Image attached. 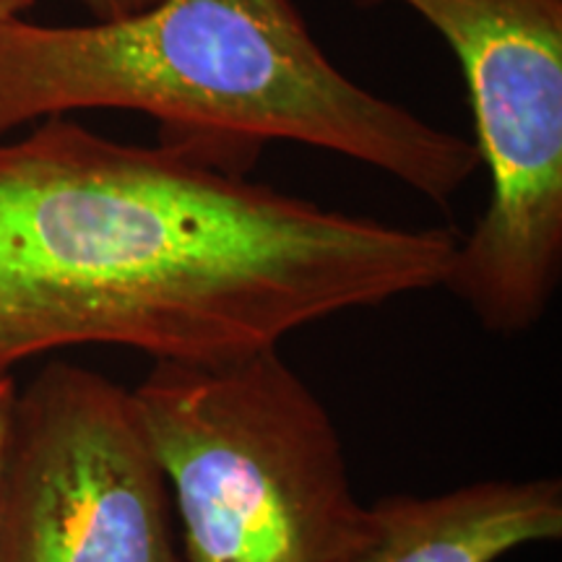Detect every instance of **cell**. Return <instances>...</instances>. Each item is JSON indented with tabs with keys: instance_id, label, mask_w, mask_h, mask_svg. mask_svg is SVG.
Masks as SVG:
<instances>
[{
	"instance_id": "obj_3",
	"label": "cell",
	"mask_w": 562,
	"mask_h": 562,
	"mask_svg": "<svg viewBox=\"0 0 562 562\" xmlns=\"http://www.w3.org/2000/svg\"><path fill=\"white\" fill-rule=\"evenodd\" d=\"M172 497L182 562H334L368 505L341 435L279 347L154 362L133 391Z\"/></svg>"
},
{
	"instance_id": "obj_7",
	"label": "cell",
	"mask_w": 562,
	"mask_h": 562,
	"mask_svg": "<svg viewBox=\"0 0 562 562\" xmlns=\"http://www.w3.org/2000/svg\"><path fill=\"white\" fill-rule=\"evenodd\" d=\"M157 3H161V0H81V5L94 16V21L125 19Z\"/></svg>"
},
{
	"instance_id": "obj_1",
	"label": "cell",
	"mask_w": 562,
	"mask_h": 562,
	"mask_svg": "<svg viewBox=\"0 0 562 562\" xmlns=\"http://www.w3.org/2000/svg\"><path fill=\"white\" fill-rule=\"evenodd\" d=\"M203 136L125 144L42 117L0 140V378L79 344L227 362L307 323L446 284L459 232L248 180Z\"/></svg>"
},
{
	"instance_id": "obj_6",
	"label": "cell",
	"mask_w": 562,
	"mask_h": 562,
	"mask_svg": "<svg viewBox=\"0 0 562 562\" xmlns=\"http://www.w3.org/2000/svg\"><path fill=\"white\" fill-rule=\"evenodd\" d=\"M562 539V482L482 480L438 495H389L368 505L357 544L334 562H497Z\"/></svg>"
},
{
	"instance_id": "obj_2",
	"label": "cell",
	"mask_w": 562,
	"mask_h": 562,
	"mask_svg": "<svg viewBox=\"0 0 562 562\" xmlns=\"http://www.w3.org/2000/svg\"><path fill=\"white\" fill-rule=\"evenodd\" d=\"M74 110H133L161 133L248 154L292 140L375 167L448 206L480 170L472 140L334 66L292 0H161L115 21L0 24V140Z\"/></svg>"
},
{
	"instance_id": "obj_9",
	"label": "cell",
	"mask_w": 562,
	"mask_h": 562,
	"mask_svg": "<svg viewBox=\"0 0 562 562\" xmlns=\"http://www.w3.org/2000/svg\"><path fill=\"white\" fill-rule=\"evenodd\" d=\"M37 0H0V24L11 19H21L26 11L34 9Z\"/></svg>"
},
{
	"instance_id": "obj_8",
	"label": "cell",
	"mask_w": 562,
	"mask_h": 562,
	"mask_svg": "<svg viewBox=\"0 0 562 562\" xmlns=\"http://www.w3.org/2000/svg\"><path fill=\"white\" fill-rule=\"evenodd\" d=\"M16 378L3 375L0 378V469H3V453H5V440H9V427H11V412L13 402H16Z\"/></svg>"
},
{
	"instance_id": "obj_5",
	"label": "cell",
	"mask_w": 562,
	"mask_h": 562,
	"mask_svg": "<svg viewBox=\"0 0 562 562\" xmlns=\"http://www.w3.org/2000/svg\"><path fill=\"white\" fill-rule=\"evenodd\" d=\"M0 562H182L170 487L133 391L68 360L16 391Z\"/></svg>"
},
{
	"instance_id": "obj_4",
	"label": "cell",
	"mask_w": 562,
	"mask_h": 562,
	"mask_svg": "<svg viewBox=\"0 0 562 562\" xmlns=\"http://www.w3.org/2000/svg\"><path fill=\"white\" fill-rule=\"evenodd\" d=\"M375 5L385 0H351ZM459 60L490 201L446 290L484 331L521 336L562 277V0H396Z\"/></svg>"
}]
</instances>
